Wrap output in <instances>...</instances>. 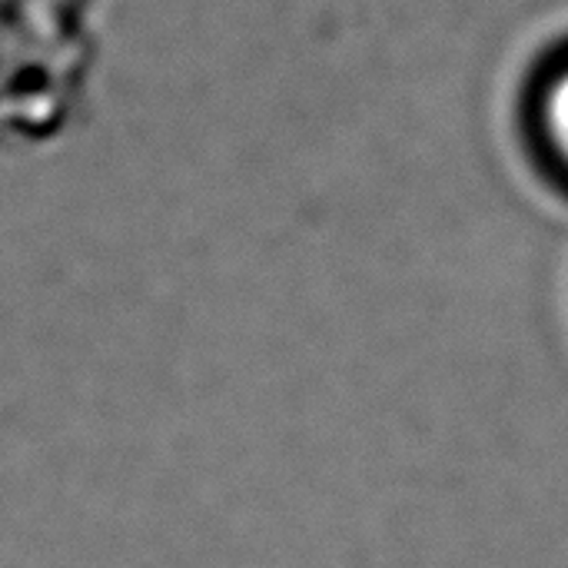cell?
I'll return each mask as SVG.
<instances>
[{"label":"cell","instance_id":"cell-1","mask_svg":"<svg viewBox=\"0 0 568 568\" xmlns=\"http://www.w3.org/2000/svg\"><path fill=\"white\" fill-rule=\"evenodd\" d=\"M552 130H556L562 150L568 153V77L559 83V90L552 97Z\"/></svg>","mask_w":568,"mask_h":568}]
</instances>
